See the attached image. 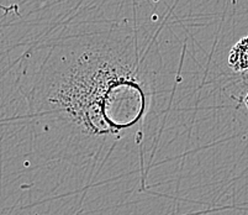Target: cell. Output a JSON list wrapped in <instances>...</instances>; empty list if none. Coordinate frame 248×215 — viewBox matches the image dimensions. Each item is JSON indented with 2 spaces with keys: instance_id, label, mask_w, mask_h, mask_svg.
Here are the masks:
<instances>
[{
  "instance_id": "6da1fadb",
  "label": "cell",
  "mask_w": 248,
  "mask_h": 215,
  "mask_svg": "<svg viewBox=\"0 0 248 215\" xmlns=\"http://www.w3.org/2000/svg\"><path fill=\"white\" fill-rule=\"evenodd\" d=\"M230 68L234 72L248 71V35L241 38L230 51L227 58Z\"/></svg>"
}]
</instances>
